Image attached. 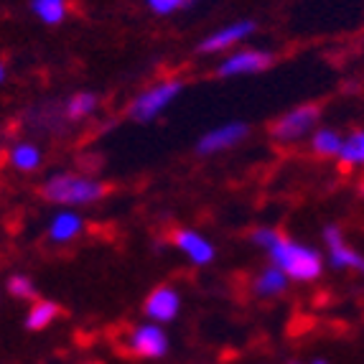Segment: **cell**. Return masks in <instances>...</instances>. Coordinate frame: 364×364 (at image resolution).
Returning a JSON list of instances; mask_svg holds the SVG:
<instances>
[{"label":"cell","instance_id":"obj_18","mask_svg":"<svg viewBox=\"0 0 364 364\" xmlns=\"http://www.w3.org/2000/svg\"><path fill=\"white\" fill-rule=\"evenodd\" d=\"M28 8L43 26H61L69 16V0H28Z\"/></svg>","mask_w":364,"mask_h":364},{"label":"cell","instance_id":"obj_27","mask_svg":"<svg viewBox=\"0 0 364 364\" xmlns=\"http://www.w3.org/2000/svg\"><path fill=\"white\" fill-rule=\"evenodd\" d=\"M85 364H102V362H95V359H92V362H85Z\"/></svg>","mask_w":364,"mask_h":364},{"label":"cell","instance_id":"obj_22","mask_svg":"<svg viewBox=\"0 0 364 364\" xmlns=\"http://www.w3.org/2000/svg\"><path fill=\"white\" fill-rule=\"evenodd\" d=\"M146 6L151 13L156 16H171V13H176L183 8V0H146Z\"/></svg>","mask_w":364,"mask_h":364},{"label":"cell","instance_id":"obj_10","mask_svg":"<svg viewBox=\"0 0 364 364\" xmlns=\"http://www.w3.org/2000/svg\"><path fill=\"white\" fill-rule=\"evenodd\" d=\"M323 242L328 247V265L336 270H354L364 275V255L346 242L344 230L339 225L323 227Z\"/></svg>","mask_w":364,"mask_h":364},{"label":"cell","instance_id":"obj_26","mask_svg":"<svg viewBox=\"0 0 364 364\" xmlns=\"http://www.w3.org/2000/svg\"><path fill=\"white\" fill-rule=\"evenodd\" d=\"M288 364H304V362H298V359H291V362H288Z\"/></svg>","mask_w":364,"mask_h":364},{"label":"cell","instance_id":"obj_25","mask_svg":"<svg viewBox=\"0 0 364 364\" xmlns=\"http://www.w3.org/2000/svg\"><path fill=\"white\" fill-rule=\"evenodd\" d=\"M194 3H196V0H183V8H186V6H194Z\"/></svg>","mask_w":364,"mask_h":364},{"label":"cell","instance_id":"obj_8","mask_svg":"<svg viewBox=\"0 0 364 364\" xmlns=\"http://www.w3.org/2000/svg\"><path fill=\"white\" fill-rule=\"evenodd\" d=\"M247 138H250L247 122L230 120V122H225V125H217V128L199 135V140H196V153H199V156H217V153L237 148Z\"/></svg>","mask_w":364,"mask_h":364},{"label":"cell","instance_id":"obj_4","mask_svg":"<svg viewBox=\"0 0 364 364\" xmlns=\"http://www.w3.org/2000/svg\"><path fill=\"white\" fill-rule=\"evenodd\" d=\"M321 120V107L316 102L296 105V107L286 109L283 115H278L270 125V138L280 146H293L301 143L304 138H309Z\"/></svg>","mask_w":364,"mask_h":364},{"label":"cell","instance_id":"obj_2","mask_svg":"<svg viewBox=\"0 0 364 364\" xmlns=\"http://www.w3.org/2000/svg\"><path fill=\"white\" fill-rule=\"evenodd\" d=\"M265 255L270 257V265L280 267L288 278L298 280V283H314L323 273L321 252L316 247H311V245L298 242V240H291L286 235H280L265 250Z\"/></svg>","mask_w":364,"mask_h":364},{"label":"cell","instance_id":"obj_15","mask_svg":"<svg viewBox=\"0 0 364 364\" xmlns=\"http://www.w3.org/2000/svg\"><path fill=\"white\" fill-rule=\"evenodd\" d=\"M97 109H100L97 92L82 90V92L69 95L64 107H61V115L67 117L69 122H82V120H90V117L97 115Z\"/></svg>","mask_w":364,"mask_h":364},{"label":"cell","instance_id":"obj_23","mask_svg":"<svg viewBox=\"0 0 364 364\" xmlns=\"http://www.w3.org/2000/svg\"><path fill=\"white\" fill-rule=\"evenodd\" d=\"M6 77H8V69H6V64H3V61H0V85H3V82H6Z\"/></svg>","mask_w":364,"mask_h":364},{"label":"cell","instance_id":"obj_19","mask_svg":"<svg viewBox=\"0 0 364 364\" xmlns=\"http://www.w3.org/2000/svg\"><path fill=\"white\" fill-rule=\"evenodd\" d=\"M339 164L344 168H364V130H354V133L344 135L339 151Z\"/></svg>","mask_w":364,"mask_h":364},{"label":"cell","instance_id":"obj_14","mask_svg":"<svg viewBox=\"0 0 364 364\" xmlns=\"http://www.w3.org/2000/svg\"><path fill=\"white\" fill-rule=\"evenodd\" d=\"M43 164V151L33 140H18L8 151V166L18 173H33Z\"/></svg>","mask_w":364,"mask_h":364},{"label":"cell","instance_id":"obj_11","mask_svg":"<svg viewBox=\"0 0 364 364\" xmlns=\"http://www.w3.org/2000/svg\"><path fill=\"white\" fill-rule=\"evenodd\" d=\"M181 293L173 286H158L143 301V314L151 323H171L181 314Z\"/></svg>","mask_w":364,"mask_h":364},{"label":"cell","instance_id":"obj_5","mask_svg":"<svg viewBox=\"0 0 364 364\" xmlns=\"http://www.w3.org/2000/svg\"><path fill=\"white\" fill-rule=\"evenodd\" d=\"M122 349L135 359H161L168 354V334L158 323H138L128 328Z\"/></svg>","mask_w":364,"mask_h":364},{"label":"cell","instance_id":"obj_17","mask_svg":"<svg viewBox=\"0 0 364 364\" xmlns=\"http://www.w3.org/2000/svg\"><path fill=\"white\" fill-rule=\"evenodd\" d=\"M341 143H344V135L336 128H316L309 135L311 153L318 158H336L341 151Z\"/></svg>","mask_w":364,"mask_h":364},{"label":"cell","instance_id":"obj_7","mask_svg":"<svg viewBox=\"0 0 364 364\" xmlns=\"http://www.w3.org/2000/svg\"><path fill=\"white\" fill-rule=\"evenodd\" d=\"M257 31L255 21L242 18V21H232V23L222 26V28L212 31L207 38H201L196 51L201 56H217V54H230L235 51L245 38H250Z\"/></svg>","mask_w":364,"mask_h":364},{"label":"cell","instance_id":"obj_21","mask_svg":"<svg viewBox=\"0 0 364 364\" xmlns=\"http://www.w3.org/2000/svg\"><path fill=\"white\" fill-rule=\"evenodd\" d=\"M280 235H283V232L275 230V227H255V230L250 232V242L255 245V247H260V250H267Z\"/></svg>","mask_w":364,"mask_h":364},{"label":"cell","instance_id":"obj_6","mask_svg":"<svg viewBox=\"0 0 364 364\" xmlns=\"http://www.w3.org/2000/svg\"><path fill=\"white\" fill-rule=\"evenodd\" d=\"M275 56L265 49H235L225 54V59H219L217 74L219 79H235V77H250V74H260L265 69L273 67Z\"/></svg>","mask_w":364,"mask_h":364},{"label":"cell","instance_id":"obj_1","mask_svg":"<svg viewBox=\"0 0 364 364\" xmlns=\"http://www.w3.org/2000/svg\"><path fill=\"white\" fill-rule=\"evenodd\" d=\"M41 196L61 209L92 207L107 196V183L79 171H59L41 183Z\"/></svg>","mask_w":364,"mask_h":364},{"label":"cell","instance_id":"obj_3","mask_svg":"<svg viewBox=\"0 0 364 364\" xmlns=\"http://www.w3.org/2000/svg\"><path fill=\"white\" fill-rule=\"evenodd\" d=\"M183 82L178 77H164L140 90L128 105V117L138 125H151L164 115L171 105L183 95Z\"/></svg>","mask_w":364,"mask_h":364},{"label":"cell","instance_id":"obj_16","mask_svg":"<svg viewBox=\"0 0 364 364\" xmlns=\"http://www.w3.org/2000/svg\"><path fill=\"white\" fill-rule=\"evenodd\" d=\"M59 316H61V306L56 301H51V298H36L28 306V311H26L23 326L28 331H43V328H49L51 323L59 321Z\"/></svg>","mask_w":364,"mask_h":364},{"label":"cell","instance_id":"obj_24","mask_svg":"<svg viewBox=\"0 0 364 364\" xmlns=\"http://www.w3.org/2000/svg\"><path fill=\"white\" fill-rule=\"evenodd\" d=\"M311 364H328V362H326V359H314Z\"/></svg>","mask_w":364,"mask_h":364},{"label":"cell","instance_id":"obj_20","mask_svg":"<svg viewBox=\"0 0 364 364\" xmlns=\"http://www.w3.org/2000/svg\"><path fill=\"white\" fill-rule=\"evenodd\" d=\"M6 291L11 298H16V301H36V283L28 278V275L23 273H16L11 275V278L6 280Z\"/></svg>","mask_w":364,"mask_h":364},{"label":"cell","instance_id":"obj_13","mask_svg":"<svg viewBox=\"0 0 364 364\" xmlns=\"http://www.w3.org/2000/svg\"><path fill=\"white\" fill-rule=\"evenodd\" d=\"M288 286H291V278L275 265H265L255 278L250 280V291H252L255 298H260V301H270V298L283 296L288 291Z\"/></svg>","mask_w":364,"mask_h":364},{"label":"cell","instance_id":"obj_12","mask_svg":"<svg viewBox=\"0 0 364 364\" xmlns=\"http://www.w3.org/2000/svg\"><path fill=\"white\" fill-rule=\"evenodd\" d=\"M85 227H87L85 217H82L77 209H59V212L49 219L46 237H49V242H54V245H69L85 232Z\"/></svg>","mask_w":364,"mask_h":364},{"label":"cell","instance_id":"obj_9","mask_svg":"<svg viewBox=\"0 0 364 364\" xmlns=\"http://www.w3.org/2000/svg\"><path fill=\"white\" fill-rule=\"evenodd\" d=\"M171 245L186 257L191 265L196 267H204V265H212L214 257H217V247L209 237H204L201 232L196 230H188V227H178L173 230L171 235Z\"/></svg>","mask_w":364,"mask_h":364}]
</instances>
